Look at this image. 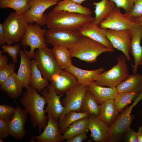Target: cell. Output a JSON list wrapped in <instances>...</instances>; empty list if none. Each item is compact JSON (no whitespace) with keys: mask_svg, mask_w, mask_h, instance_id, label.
Returning a JSON list of instances; mask_svg holds the SVG:
<instances>
[{"mask_svg":"<svg viewBox=\"0 0 142 142\" xmlns=\"http://www.w3.org/2000/svg\"><path fill=\"white\" fill-rule=\"evenodd\" d=\"M26 89L20 100L25 110L30 115L33 127H37L40 134L47 125L48 120L44 109L46 100L43 96H41L36 89L30 85Z\"/></svg>","mask_w":142,"mask_h":142,"instance_id":"6da1fadb","label":"cell"},{"mask_svg":"<svg viewBox=\"0 0 142 142\" xmlns=\"http://www.w3.org/2000/svg\"><path fill=\"white\" fill-rule=\"evenodd\" d=\"M94 19V18L91 16L52 10L47 15L46 24L49 29L79 31L83 25Z\"/></svg>","mask_w":142,"mask_h":142,"instance_id":"7a4b0ae2","label":"cell"},{"mask_svg":"<svg viewBox=\"0 0 142 142\" xmlns=\"http://www.w3.org/2000/svg\"><path fill=\"white\" fill-rule=\"evenodd\" d=\"M71 58L75 57L88 63H93L103 53L113 52L114 48H107L88 37H83L68 48Z\"/></svg>","mask_w":142,"mask_h":142,"instance_id":"3957f363","label":"cell"},{"mask_svg":"<svg viewBox=\"0 0 142 142\" xmlns=\"http://www.w3.org/2000/svg\"><path fill=\"white\" fill-rule=\"evenodd\" d=\"M117 63L109 70L95 75L93 80L98 85L110 88L116 87L130 75L127 59L122 54L116 57Z\"/></svg>","mask_w":142,"mask_h":142,"instance_id":"277c9868","label":"cell"},{"mask_svg":"<svg viewBox=\"0 0 142 142\" xmlns=\"http://www.w3.org/2000/svg\"><path fill=\"white\" fill-rule=\"evenodd\" d=\"M28 23L23 15L16 12L10 13L3 22L5 41L7 44L19 42L24 36Z\"/></svg>","mask_w":142,"mask_h":142,"instance_id":"5b68a950","label":"cell"},{"mask_svg":"<svg viewBox=\"0 0 142 142\" xmlns=\"http://www.w3.org/2000/svg\"><path fill=\"white\" fill-rule=\"evenodd\" d=\"M33 59L43 77L48 81L53 75L63 70L57 61L53 49L47 46L38 49Z\"/></svg>","mask_w":142,"mask_h":142,"instance_id":"8992f818","label":"cell"},{"mask_svg":"<svg viewBox=\"0 0 142 142\" xmlns=\"http://www.w3.org/2000/svg\"><path fill=\"white\" fill-rule=\"evenodd\" d=\"M38 23L33 24L28 23L25 34L21 40V44L24 48L28 46L30 50L28 51L24 49L23 51L30 59H33L34 50L47 46L45 39L46 30L42 29Z\"/></svg>","mask_w":142,"mask_h":142,"instance_id":"52a82bcc","label":"cell"},{"mask_svg":"<svg viewBox=\"0 0 142 142\" xmlns=\"http://www.w3.org/2000/svg\"><path fill=\"white\" fill-rule=\"evenodd\" d=\"M134 106L132 104L125 108L109 127L107 142L120 141L125 133L131 128V125L134 118V116L131 113Z\"/></svg>","mask_w":142,"mask_h":142,"instance_id":"ba28073f","label":"cell"},{"mask_svg":"<svg viewBox=\"0 0 142 142\" xmlns=\"http://www.w3.org/2000/svg\"><path fill=\"white\" fill-rule=\"evenodd\" d=\"M61 0H30V8L23 16L28 23L35 22L40 26L46 24L47 14L45 11Z\"/></svg>","mask_w":142,"mask_h":142,"instance_id":"9c48e42d","label":"cell"},{"mask_svg":"<svg viewBox=\"0 0 142 142\" xmlns=\"http://www.w3.org/2000/svg\"><path fill=\"white\" fill-rule=\"evenodd\" d=\"M83 36L79 31L48 29L46 30L45 39L47 43L53 47L63 46L68 48Z\"/></svg>","mask_w":142,"mask_h":142,"instance_id":"30bf717a","label":"cell"},{"mask_svg":"<svg viewBox=\"0 0 142 142\" xmlns=\"http://www.w3.org/2000/svg\"><path fill=\"white\" fill-rule=\"evenodd\" d=\"M104 33L113 48L121 51L127 60L131 63L130 52L131 36L129 30L116 31L104 29Z\"/></svg>","mask_w":142,"mask_h":142,"instance_id":"8fae6325","label":"cell"},{"mask_svg":"<svg viewBox=\"0 0 142 142\" xmlns=\"http://www.w3.org/2000/svg\"><path fill=\"white\" fill-rule=\"evenodd\" d=\"M136 23L127 14H123L116 7L99 26L102 29L119 31L129 30Z\"/></svg>","mask_w":142,"mask_h":142,"instance_id":"7c38bea8","label":"cell"},{"mask_svg":"<svg viewBox=\"0 0 142 142\" xmlns=\"http://www.w3.org/2000/svg\"><path fill=\"white\" fill-rule=\"evenodd\" d=\"M40 94L44 97L46 100L47 105L45 109V113L54 120H59L65 110L60 100L63 95L56 94L49 84L40 92Z\"/></svg>","mask_w":142,"mask_h":142,"instance_id":"4fadbf2b","label":"cell"},{"mask_svg":"<svg viewBox=\"0 0 142 142\" xmlns=\"http://www.w3.org/2000/svg\"><path fill=\"white\" fill-rule=\"evenodd\" d=\"M87 89V86L78 83L72 90L66 93V96L61 101L65 110L60 119L71 111L80 112L84 95Z\"/></svg>","mask_w":142,"mask_h":142,"instance_id":"5bb4252c","label":"cell"},{"mask_svg":"<svg viewBox=\"0 0 142 142\" xmlns=\"http://www.w3.org/2000/svg\"><path fill=\"white\" fill-rule=\"evenodd\" d=\"M50 81L52 89L58 95L67 93L78 83L77 79L72 74L63 69L53 75Z\"/></svg>","mask_w":142,"mask_h":142,"instance_id":"9a60e30c","label":"cell"},{"mask_svg":"<svg viewBox=\"0 0 142 142\" xmlns=\"http://www.w3.org/2000/svg\"><path fill=\"white\" fill-rule=\"evenodd\" d=\"M131 36L130 53L134 59L133 74L137 73L139 66L142 62V25L136 23L129 29Z\"/></svg>","mask_w":142,"mask_h":142,"instance_id":"2e32d148","label":"cell"},{"mask_svg":"<svg viewBox=\"0 0 142 142\" xmlns=\"http://www.w3.org/2000/svg\"><path fill=\"white\" fill-rule=\"evenodd\" d=\"M27 113L17 105L15 113L9 121V135L17 139H22L25 137L26 131L25 127Z\"/></svg>","mask_w":142,"mask_h":142,"instance_id":"e0dca14e","label":"cell"},{"mask_svg":"<svg viewBox=\"0 0 142 142\" xmlns=\"http://www.w3.org/2000/svg\"><path fill=\"white\" fill-rule=\"evenodd\" d=\"M47 124L43 131L38 136H34L38 142H62L64 140L59 132V121L53 119L49 115Z\"/></svg>","mask_w":142,"mask_h":142,"instance_id":"ac0fdd59","label":"cell"},{"mask_svg":"<svg viewBox=\"0 0 142 142\" xmlns=\"http://www.w3.org/2000/svg\"><path fill=\"white\" fill-rule=\"evenodd\" d=\"M88 128L94 141L107 142L109 126L99 117L90 115L88 117Z\"/></svg>","mask_w":142,"mask_h":142,"instance_id":"d6986e66","label":"cell"},{"mask_svg":"<svg viewBox=\"0 0 142 142\" xmlns=\"http://www.w3.org/2000/svg\"><path fill=\"white\" fill-rule=\"evenodd\" d=\"M79 31L83 36L90 38L107 48H114L111 44L105 35L103 29L100 28L99 26L94 24L92 22L83 25Z\"/></svg>","mask_w":142,"mask_h":142,"instance_id":"ffe728a7","label":"cell"},{"mask_svg":"<svg viewBox=\"0 0 142 142\" xmlns=\"http://www.w3.org/2000/svg\"><path fill=\"white\" fill-rule=\"evenodd\" d=\"M87 89L99 105L108 100H114L118 94L116 87H106L97 85L94 81L87 86Z\"/></svg>","mask_w":142,"mask_h":142,"instance_id":"44dd1931","label":"cell"},{"mask_svg":"<svg viewBox=\"0 0 142 142\" xmlns=\"http://www.w3.org/2000/svg\"><path fill=\"white\" fill-rule=\"evenodd\" d=\"M72 74L77 79L78 83L88 86L94 81V77L105 71L103 67L92 70L82 69L72 64L65 69Z\"/></svg>","mask_w":142,"mask_h":142,"instance_id":"7402d4cb","label":"cell"},{"mask_svg":"<svg viewBox=\"0 0 142 142\" xmlns=\"http://www.w3.org/2000/svg\"><path fill=\"white\" fill-rule=\"evenodd\" d=\"M0 85L1 90L12 98H17L22 94L23 88L15 72Z\"/></svg>","mask_w":142,"mask_h":142,"instance_id":"603a6c76","label":"cell"},{"mask_svg":"<svg viewBox=\"0 0 142 142\" xmlns=\"http://www.w3.org/2000/svg\"><path fill=\"white\" fill-rule=\"evenodd\" d=\"M99 105V117L109 127L114 122L119 114L114 100H107Z\"/></svg>","mask_w":142,"mask_h":142,"instance_id":"cb8c5ba5","label":"cell"},{"mask_svg":"<svg viewBox=\"0 0 142 142\" xmlns=\"http://www.w3.org/2000/svg\"><path fill=\"white\" fill-rule=\"evenodd\" d=\"M95 6V16L92 22L99 26L100 23L106 18L116 7L115 4L110 0H102L98 2H94Z\"/></svg>","mask_w":142,"mask_h":142,"instance_id":"d4e9b609","label":"cell"},{"mask_svg":"<svg viewBox=\"0 0 142 142\" xmlns=\"http://www.w3.org/2000/svg\"><path fill=\"white\" fill-rule=\"evenodd\" d=\"M20 57V63L17 75L23 88L26 89L29 85L31 73V60L23 50H21L19 53Z\"/></svg>","mask_w":142,"mask_h":142,"instance_id":"484cf974","label":"cell"},{"mask_svg":"<svg viewBox=\"0 0 142 142\" xmlns=\"http://www.w3.org/2000/svg\"><path fill=\"white\" fill-rule=\"evenodd\" d=\"M118 93L132 92L140 93L142 91V76L140 74L130 75L116 87Z\"/></svg>","mask_w":142,"mask_h":142,"instance_id":"4316f807","label":"cell"},{"mask_svg":"<svg viewBox=\"0 0 142 142\" xmlns=\"http://www.w3.org/2000/svg\"><path fill=\"white\" fill-rule=\"evenodd\" d=\"M64 11L70 12L90 16L92 12L89 8L84 7L71 0H63L59 2L52 10Z\"/></svg>","mask_w":142,"mask_h":142,"instance_id":"83f0119b","label":"cell"},{"mask_svg":"<svg viewBox=\"0 0 142 142\" xmlns=\"http://www.w3.org/2000/svg\"><path fill=\"white\" fill-rule=\"evenodd\" d=\"M31 73L29 85L40 92L49 84L48 80L42 77L34 59L31 60Z\"/></svg>","mask_w":142,"mask_h":142,"instance_id":"f1b7e54d","label":"cell"},{"mask_svg":"<svg viewBox=\"0 0 142 142\" xmlns=\"http://www.w3.org/2000/svg\"><path fill=\"white\" fill-rule=\"evenodd\" d=\"M88 117L79 119L71 124L62 133L63 139L67 140L78 134L87 133Z\"/></svg>","mask_w":142,"mask_h":142,"instance_id":"f546056e","label":"cell"},{"mask_svg":"<svg viewBox=\"0 0 142 142\" xmlns=\"http://www.w3.org/2000/svg\"><path fill=\"white\" fill-rule=\"evenodd\" d=\"M80 112L88 113L95 116L99 117L100 115L99 105L87 89L84 95Z\"/></svg>","mask_w":142,"mask_h":142,"instance_id":"4dcf8cb0","label":"cell"},{"mask_svg":"<svg viewBox=\"0 0 142 142\" xmlns=\"http://www.w3.org/2000/svg\"><path fill=\"white\" fill-rule=\"evenodd\" d=\"M52 49L57 61L62 69L65 70L72 64L68 48L63 46H54Z\"/></svg>","mask_w":142,"mask_h":142,"instance_id":"1f68e13d","label":"cell"},{"mask_svg":"<svg viewBox=\"0 0 142 142\" xmlns=\"http://www.w3.org/2000/svg\"><path fill=\"white\" fill-rule=\"evenodd\" d=\"M91 115L88 113L72 111L65 114L59 120V132L61 134L72 123L83 118L88 117Z\"/></svg>","mask_w":142,"mask_h":142,"instance_id":"d6a6232c","label":"cell"},{"mask_svg":"<svg viewBox=\"0 0 142 142\" xmlns=\"http://www.w3.org/2000/svg\"><path fill=\"white\" fill-rule=\"evenodd\" d=\"M30 0H0L1 9L6 8L13 9L17 13L23 15L30 8Z\"/></svg>","mask_w":142,"mask_h":142,"instance_id":"836d02e7","label":"cell"},{"mask_svg":"<svg viewBox=\"0 0 142 142\" xmlns=\"http://www.w3.org/2000/svg\"><path fill=\"white\" fill-rule=\"evenodd\" d=\"M140 93L135 92L118 93L114 101L118 112L122 111L138 96Z\"/></svg>","mask_w":142,"mask_h":142,"instance_id":"e575fe53","label":"cell"},{"mask_svg":"<svg viewBox=\"0 0 142 142\" xmlns=\"http://www.w3.org/2000/svg\"><path fill=\"white\" fill-rule=\"evenodd\" d=\"M3 52L7 53L12 59V62L16 64L17 61V55L20 51L21 46L17 44L14 45L10 44L4 45L1 46Z\"/></svg>","mask_w":142,"mask_h":142,"instance_id":"d590c367","label":"cell"},{"mask_svg":"<svg viewBox=\"0 0 142 142\" xmlns=\"http://www.w3.org/2000/svg\"><path fill=\"white\" fill-rule=\"evenodd\" d=\"M16 110L12 106L6 104L0 105V119L10 120L14 115Z\"/></svg>","mask_w":142,"mask_h":142,"instance_id":"8d00e7d4","label":"cell"},{"mask_svg":"<svg viewBox=\"0 0 142 142\" xmlns=\"http://www.w3.org/2000/svg\"><path fill=\"white\" fill-rule=\"evenodd\" d=\"M15 67V64L10 62L0 69V85L14 72Z\"/></svg>","mask_w":142,"mask_h":142,"instance_id":"74e56055","label":"cell"},{"mask_svg":"<svg viewBox=\"0 0 142 142\" xmlns=\"http://www.w3.org/2000/svg\"><path fill=\"white\" fill-rule=\"evenodd\" d=\"M110 0L115 4L116 7L123 9L126 14L129 13L131 11L134 4V0Z\"/></svg>","mask_w":142,"mask_h":142,"instance_id":"f35d334b","label":"cell"},{"mask_svg":"<svg viewBox=\"0 0 142 142\" xmlns=\"http://www.w3.org/2000/svg\"><path fill=\"white\" fill-rule=\"evenodd\" d=\"M127 14L133 20L142 16V0H134V4L132 9L129 13Z\"/></svg>","mask_w":142,"mask_h":142,"instance_id":"ab89813d","label":"cell"},{"mask_svg":"<svg viewBox=\"0 0 142 142\" xmlns=\"http://www.w3.org/2000/svg\"><path fill=\"white\" fill-rule=\"evenodd\" d=\"M9 121L7 120L0 119V138L3 139L7 138L9 135Z\"/></svg>","mask_w":142,"mask_h":142,"instance_id":"60d3db41","label":"cell"},{"mask_svg":"<svg viewBox=\"0 0 142 142\" xmlns=\"http://www.w3.org/2000/svg\"><path fill=\"white\" fill-rule=\"evenodd\" d=\"M125 140L128 142H137V132L130 128L124 134Z\"/></svg>","mask_w":142,"mask_h":142,"instance_id":"b9f144b4","label":"cell"},{"mask_svg":"<svg viewBox=\"0 0 142 142\" xmlns=\"http://www.w3.org/2000/svg\"><path fill=\"white\" fill-rule=\"evenodd\" d=\"M88 138L87 133L78 134L69 139L66 140V142H82Z\"/></svg>","mask_w":142,"mask_h":142,"instance_id":"7bdbcfd3","label":"cell"},{"mask_svg":"<svg viewBox=\"0 0 142 142\" xmlns=\"http://www.w3.org/2000/svg\"><path fill=\"white\" fill-rule=\"evenodd\" d=\"M3 52L2 50L0 51V69L8 64V58L6 55L2 54Z\"/></svg>","mask_w":142,"mask_h":142,"instance_id":"ee69618b","label":"cell"},{"mask_svg":"<svg viewBox=\"0 0 142 142\" xmlns=\"http://www.w3.org/2000/svg\"><path fill=\"white\" fill-rule=\"evenodd\" d=\"M6 43L5 41L2 23H0V45H4Z\"/></svg>","mask_w":142,"mask_h":142,"instance_id":"f6af8a7d","label":"cell"},{"mask_svg":"<svg viewBox=\"0 0 142 142\" xmlns=\"http://www.w3.org/2000/svg\"><path fill=\"white\" fill-rule=\"evenodd\" d=\"M137 142H142V126H140L137 132Z\"/></svg>","mask_w":142,"mask_h":142,"instance_id":"bcb514c9","label":"cell"},{"mask_svg":"<svg viewBox=\"0 0 142 142\" xmlns=\"http://www.w3.org/2000/svg\"><path fill=\"white\" fill-rule=\"evenodd\" d=\"M141 100H142V91L140 93L138 96L134 100L133 104L135 106Z\"/></svg>","mask_w":142,"mask_h":142,"instance_id":"7dc6e473","label":"cell"},{"mask_svg":"<svg viewBox=\"0 0 142 142\" xmlns=\"http://www.w3.org/2000/svg\"><path fill=\"white\" fill-rule=\"evenodd\" d=\"M134 21L137 23L142 25V16L134 19Z\"/></svg>","mask_w":142,"mask_h":142,"instance_id":"c3c4849f","label":"cell"},{"mask_svg":"<svg viewBox=\"0 0 142 142\" xmlns=\"http://www.w3.org/2000/svg\"><path fill=\"white\" fill-rule=\"evenodd\" d=\"M78 4H81L82 3L86 0H71Z\"/></svg>","mask_w":142,"mask_h":142,"instance_id":"681fc988","label":"cell"},{"mask_svg":"<svg viewBox=\"0 0 142 142\" xmlns=\"http://www.w3.org/2000/svg\"><path fill=\"white\" fill-rule=\"evenodd\" d=\"M35 140H36L34 137L33 136H31V139L30 140V142H35Z\"/></svg>","mask_w":142,"mask_h":142,"instance_id":"f907efd6","label":"cell"},{"mask_svg":"<svg viewBox=\"0 0 142 142\" xmlns=\"http://www.w3.org/2000/svg\"><path fill=\"white\" fill-rule=\"evenodd\" d=\"M3 139H2V138H0V142H3Z\"/></svg>","mask_w":142,"mask_h":142,"instance_id":"816d5d0a","label":"cell"},{"mask_svg":"<svg viewBox=\"0 0 142 142\" xmlns=\"http://www.w3.org/2000/svg\"><path fill=\"white\" fill-rule=\"evenodd\" d=\"M140 65H142V62L140 64Z\"/></svg>","mask_w":142,"mask_h":142,"instance_id":"f5cc1de1","label":"cell"}]
</instances>
